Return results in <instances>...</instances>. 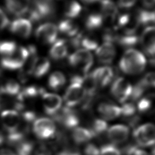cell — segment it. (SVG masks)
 I'll use <instances>...</instances> for the list:
<instances>
[{
	"mask_svg": "<svg viewBox=\"0 0 155 155\" xmlns=\"http://www.w3.org/2000/svg\"><path fill=\"white\" fill-rule=\"evenodd\" d=\"M147 61L143 54L133 48L127 50L119 61L121 71L128 74L141 73L144 70Z\"/></svg>",
	"mask_w": 155,
	"mask_h": 155,
	"instance_id": "6da1fadb",
	"label": "cell"
},
{
	"mask_svg": "<svg viewBox=\"0 0 155 155\" xmlns=\"http://www.w3.org/2000/svg\"><path fill=\"white\" fill-rule=\"evenodd\" d=\"M81 76H75L71 79V83L64 96L66 107L69 108L74 107L85 98V91L81 83Z\"/></svg>",
	"mask_w": 155,
	"mask_h": 155,
	"instance_id": "7a4b0ae2",
	"label": "cell"
},
{
	"mask_svg": "<svg viewBox=\"0 0 155 155\" xmlns=\"http://www.w3.org/2000/svg\"><path fill=\"white\" fill-rule=\"evenodd\" d=\"M68 62L73 67L87 74L93 64V57L90 51L80 48L70 54Z\"/></svg>",
	"mask_w": 155,
	"mask_h": 155,
	"instance_id": "3957f363",
	"label": "cell"
},
{
	"mask_svg": "<svg viewBox=\"0 0 155 155\" xmlns=\"http://www.w3.org/2000/svg\"><path fill=\"white\" fill-rule=\"evenodd\" d=\"M28 48L19 47L11 54L4 56L1 60V65L7 70H16L21 68L28 56Z\"/></svg>",
	"mask_w": 155,
	"mask_h": 155,
	"instance_id": "277c9868",
	"label": "cell"
},
{
	"mask_svg": "<svg viewBox=\"0 0 155 155\" xmlns=\"http://www.w3.org/2000/svg\"><path fill=\"white\" fill-rule=\"evenodd\" d=\"M33 131L38 138L48 139L54 136L56 125L54 122L48 117L38 118L33 122Z\"/></svg>",
	"mask_w": 155,
	"mask_h": 155,
	"instance_id": "5b68a950",
	"label": "cell"
},
{
	"mask_svg": "<svg viewBox=\"0 0 155 155\" xmlns=\"http://www.w3.org/2000/svg\"><path fill=\"white\" fill-rule=\"evenodd\" d=\"M132 89L133 87L129 81L124 78H118L111 85V93L116 100L124 103L130 97Z\"/></svg>",
	"mask_w": 155,
	"mask_h": 155,
	"instance_id": "8992f818",
	"label": "cell"
},
{
	"mask_svg": "<svg viewBox=\"0 0 155 155\" xmlns=\"http://www.w3.org/2000/svg\"><path fill=\"white\" fill-rule=\"evenodd\" d=\"M58 33V27L53 23L47 22L37 28L35 35L40 42L44 44H51L56 41Z\"/></svg>",
	"mask_w": 155,
	"mask_h": 155,
	"instance_id": "52a82bcc",
	"label": "cell"
},
{
	"mask_svg": "<svg viewBox=\"0 0 155 155\" xmlns=\"http://www.w3.org/2000/svg\"><path fill=\"white\" fill-rule=\"evenodd\" d=\"M139 41L144 51L155 56V26H148L142 32Z\"/></svg>",
	"mask_w": 155,
	"mask_h": 155,
	"instance_id": "ba28073f",
	"label": "cell"
},
{
	"mask_svg": "<svg viewBox=\"0 0 155 155\" xmlns=\"http://www.w3.org/2000/svg\"><path fill=\"white\" fill-rule=\"evenodd\" d=\"M1 120L4 130L10 133L18 128L21 122V117L16 110H6L1 113Z\"/></svg>",
	"mask_w": 155,
	"mask_h": 155,
	"instance_id": "9c48e42d",
	"label": "cell"
},
{
	"mask_svg": "<svg viewBox=\"0 0 155 155\" xmlns=\"http://www.w3.org/2000/svg\"><path fill=\"white\" fill-rule=\"evenodd\" d=\"M44 110L46 114L50 116H54L60 110L62 105L61 97L55 94L45 92L41 96Z\"/></svg>",
	"mask_w": 155,
	"mask_h": 155,
	"instance_id": "30bf717a",
	"label": "cell"
},
{
	"mask_svg": "<svg viewBox=\"0 0 155 155\" xmlns=\"http://www.w3.org/2000/svg\"><path fill=\"white\" fill-rule=\"evenodd\" d=\"M97 60L104 64H109L113 62L116 56V48L111 42L105 41L98 46L96 50Z\"/></svg>",
	"mask_w": 155,
	"mask_h": 155,
	"instance_id": "8fae6325",
	"label": "cell"
},
{
	"mask_svg": "<svg viewBox=\"0 0 155 155\" xmlns=\"http://www.w3.org/2000/svg\"><path fill=\"white\" fill-rule=\"evenodd\" d=\"M129 134V128L122 124L114 125L107 130L108 138L113 143L116 144L122 143L127 140Z\"/></svg>",
	"mask_w": 155,
	"mask_h": 155,
	"instance_id": "7c38bea8",
	"label": "cell"
},
{
	"mask_svg": "<svg viewBox=\"0 0 155 155\" xmlns=\"http://www.w3.org/2000/svg\"><path fill=\"white\" fill-rule=\"evenodd\" d=\"M54 119L67 128H75L79 123V117L70 108L64 107L59 114H54Z\"/></svg>",
	"mask_w": 155,
	"mask_h": 155,
	"instance_id": "4fadbf2b",
	"label": "cell"
},
{
	"mask_svg": "<svg viewBox=\"0 0 155 155\" xmlns=\"http://www.w3.org/2000/svg\"><path fill=\"white\" fill-rule=\"evenodd\" d=\"M28 56L23 66L21 68L19 73V79L22 82H25L28 78L32 75L33 67L35 61L38 57L36 55V49L33 45H30L28 48Z\"/></svg>",
	"mask_w": 155,
	"mask_h": 155,
	"instance_id": "5bb4252c",
	"label": "cell"
},
{
	"mask_svg": "<svg viewBox=\"0 0 155 155\" xmlns=\"http://www.w3.org/2000/svg\"><path fill=\"white\" fill-rule=\"evenodd\" d=\"M91 73L97 86L101 87L108 85L114 76L113 69L108 66L100 67L96 68Z\"/></svg>",
	"mask_w": 155,
	"mask_h": 155,
	"instance_id": "9a60e30c",
	"label": "cell"
},
{
	"mask_svg": "<svg viewBox=\"0 0 155 155\" xmlns=\"http://www.w3.org/2000/svg\"><path fill=\"white\" fill-rule=\"evenodd\" d=\"M31 29L32 26L30 21L26 19H17L13 21L10 25V30L13 34L23 38L30 36Z\"/></svg>",
	"mask_w": 155,
	"mask_h": 155,
	"instance_id": "2e32d148",
	"label": "cell"
},
{
	"mask_svg": "<svg viewBox=\"0 0 155 155\" xmlns=\"http://www.w3.org/2000/svg\"><path fill=\"white\" fill-rule=\"evenodd\" d=\"M99 114L104 119L113 120L121 115V108L119 106L110 102H102L97 107Z\"/></svg>",
	"mask_w": 155,
	"mask_h": 155,
	"instance_id": "e0dca14e",
	"label": "cell"
},
{
	"mask_svg": "<svg viewBox=\"0 0 155 155\" xmlns=\"http://www.w3.org/2000/svg\"><path fill=\"white\" fill-rule=\"evenodd\" d=\"M31 0H5L8 11L16 16L25 14L29 10Z\"/></svg>",
	"mask_w": 155,
	"mask_h": 155,
	"instance_id": "ac0fdd59",
	"label": "cell"
},
{
	"mask_svg": "<svg viewBox=\"0 0 155 155\" xmlns=\"http://www.w3.org/2000/svg\"><path fill=\"white\" fill-rule=\"evenodd\" d=\"M45 92L42 88L35 85L25 87L18 94L17 102L24 105V102L27 99H32L38 96H42Z\"/></svg>",
	"mask_w": 155,
	"mask_h": 155,
	"instance_id": "d6986e66",
	"label": "cell"
},
{
	"mask_svg": "<svg viewBox=\"0 0 155 155\" xmlns=\"http://www.w3.org/2000/svg\"><path fill=\"white\" fill-rule=\"evenodd\" d=\"M101 15L104 19L114 21L116 18L118 10L116 4L111 0H102L101 2Z\"/></svg>",
	"mask_w": 155,
	"mask_h": 155,
	"instance_id": "ffe728a7",
	"label": "cell"
},
{
	"mask_svg": "<svg viewBox=\"0 0 155 155\" xmlns=\"http://www.w3.org/2000/svg\"><path fill=\"white\" fill-rule=\"evenodd\" d=\"M68 52L66 42L64 39L56 40L50 50V56L54 60H60L65 58Z\"/></svg>",
	"mask_w": 155,
	"mask_h": 155,
	"instance_id": "44dd1931",
	"label": "cell"
},
{
	"mask_svg": "<svg viewBox=\"0 0 155 155\" xmlns=\"http://www.w3.org/2000/svg\"><path fill=\"white\" fill-rule=\"evenodd\" d=\"M50 68L49 60L45 57H37L33 67L32 74L36 78L44 76Z\"/></svg>",
	"mask_w": 155,
	"mask_h": 155,
	"instance_id": "7402d4cb",
	"label": "cell"
},
{
	"mask_svg": "<svg viewBox=\"0 0 155 155\" xmlns=\"http://www.w3.org/2000/svg\"><path fill=\"white\" fill-rule=\"evenodd\" d=\"M71 136L73 140L76 143L79 144L87 142L94 137L90 130L82 127H76L74 128Z\"/></svg>",
	"mask_w": 155,
	"mask_h": 155,
	"instance_id": "603a6c76",
	"label": "cell"
},
{
	"mask_svg": "<svg viewBox=\"0 0 155 155\" xmlns=\"http://www.w3.org/2000/svg\"><path fill=\"white\" fill-rule=\"evenodd\" d=\"M58 29L63 34L69 36H74L78 34V26L72 19L62 20L58 25Z\"/></svg>",
	"mask_w": 155,
	"mask_h": 155,
	"instance_id": "cb8c5ba5",
	"label": "cell"
},
{
	"mask_svg": "<svg viewBox=\"0 0 155 155\" xmlns=\"http://www.w3.org/2000/svg\"><path fill=\"white\" fill-rule=\"evenodd\" d=\"M104 18L101 13H91L85 20V26L88 30H95L100 28L103 24Z\"/></svg>",
	"mask_w": 155,
	"mask_h": 155,
	"instance_id": "d4e9b609",
	"label": "cell"
},
{
	"mask_svg": "<svg viewBox=\"0 0 155 155\" xmlns=\"http://www.w3.org/2000/svg\"><path fill=\"white\" fill-rule=\"evenodd\" d=\"M65 76L60 71H54L51 73L48 80V87L56 91L61 89L65 85Z\"/></svg>",
	"mask_w": 155,
	"mask_h": 155,
	"instance_id": "484cf974",
	"label": "cell"
},
{
	"mask_svg": "<svg viewBox=\"0 0 155 155\" xmlns=\"http://www.w3.org/2000/svg\"><path fill=\"white\" fill-rule=\"evenodd\" d=\"M143 137L148 146L155 144V125L151 123H147L140 125Z\"/></svg>",
	"mask_w": 155,
	"mask_h": 155,
	"instance_id": "4316f807",
	"label": "cell"
},
{
	"mask_svg": "<svg viewBox=\"0 0 155 155\" xmlns=\"http://www.w3.org/2000/svg\"><path fill=\"white\" fill-rule=\"evenodd\" d=\"M82 12V7L81 4L74 0H70L67 2L65 6V15L71 19L77 18Z\"/></svg>",
	"mask_w": 155,
	"mask_h": 155,
	"instance_id": "83f0119b",
	"label": "cell"
},
{
	"mask_svg": "<svg viewBox=\"0 0 155 155\" xmlns=\"http://www.w3.org/2000/svg\"><path fill=\"white\" fill-rule=\"evenodd\" d=\"M116 39L117 40L119 44L126 47L133 46L139 41V37L136 35V33H124Z\"/></svg>",
	"mask_w": 155,
	"mask_h": 155,
	"instance_id": "f1b7e54d",
	"label": "cell"
},
{
	"mask_svg": "<svg viewBox=\"0 0 155 155\" xmlns=\"http://www.w3.org/2000/svg\"><path fill=\"white\" fill-rule=\"evenodd\" d=\"M134 18L139 25H145L153 23L152 12L147 10H137Z\"/></svg>",
	"mask_w": 155,
	"mask_h": 155,
	"instance_id": "f546056e",
	"label": "cell"
},
{
	"mask_svg": "<svg viewBox=\"0 0 155 155\" xmlns=\"http://www.w3.org/2000/svg\"><path fill=\"white\" fill-rule=\"evenodd\" d=\"M20 91V86L18 82L13 79L5 81L1 90V94H5L10 96L18 95Z\"/></svg>",
	"mask_w": 155,
	"mask_h": 155,
	"instance_id": "4dcf8cb0",
	"label": "cell"
},
{
	"mask_svg": "<svg viewBox=\"0 0 155 155\" xmlns=\"http://www.w3.org/2000/svg\"><path fill=\"white\" fill-rule=\"evenodd\" d=\"M108 128V124L106 121L104 119H95L92 124L91 129L90 130L93 133L94 136L99 135L104 133Z\"/></svg>",
	"mask_w": 155,
	"mask_h": 155,
	"instance_id": "1f68e13d",
	"label": "cell"
},
{
	"mask_svg": "<svg viewBox=\"0 0 155 155\" xmlns=\"http://www.w3.org/2000/svg\"><path fill=\"white\" fill-rule=\"evenodd\" d=\"M16 48L17 45L14 41H5L0 42V54L4 56L11 54Z\"/></svg>",
	"mask_w": 155,
	"mask_h": 155,
	"instance_id": "d6a6232c",
	"label": "cell"
},
{
	"mask_svg": "<svg viewBox=\"0 0 155 155\" xmlns=\"http://www.w3.org/2000/svg\"><path fill=\"white\" fill-rule=\"evenodd\" d=\"M147 88L148 87L143 84L142 80L139 81L137 84L133 87L130 97H131L133 100H137L139 99Z\"/></svg>",
	"mask_w": 155,
	"mask_h": 155,
	"instance_id": "836d02e7",
	"label": "cell"
},
{
	"mask_svg": "<svg viewBox=\"0 0 155 155\" xmlns=\"http://www.w3.org/2000/svg\"><path fill=\"white\" fill-rule=\"evenodd\" d=\"M99 155H121V151L111 144L104 145L99 149Z\"/></svg>",
	"mask_w": 155,
	"mask_h": 155,
	"instance_id": "e575fe53",
	"label": "cell"
},
{
	"mask_svg": "<svg viewBox=\"0 0 155 155\" xmlns=\"http://www.w3.org/2000/svg\"><path fill=\"white\" fill-rule=\"evenodd\" d=\"M152 105V101L150 97H144L140 99L137 103V109L141 113H144L150 110Z\"/></svg>",
	"mask_w": 155,
	"mask_h": 155,
	"instance_id": "d590c367",
	"label": "cell"
},
{
	"mask_svg": "<svg viewBox=\"0 0 155 155\" xmlns=\"http://www.w3.org/2000/svg\"><path fill=\"white\" fill-rule=\"evenodd\" d=\"M121 108V115L124 117H131L133 116L136 110L135 105L131 102L125 103L123 105Z\"/></svg>",
	"mask_w": 155,
	"mask_h": 155,
	"instance_id": "8d00e7d4",
	"label": "cell"
},
{
	"mask_svg": "<svg viewBox=\"0 0 155 155\" xmlns=\"http://www.w3.org/2000/svg\"><path fill=\"white\" fill-rule=\"evenodd\" d=\"M141 80L147 87H155V71L147 73Z\"/></svg>",
	"mask_w": 155,
	"mask_h": 155,
	"instance_id": "74e56055",
	"label": "cell"
},
{
	"mask_svg": "<svg viewBox=\"0 0 155 155\" xmlns=\"http://www.w3.org/2000/svg\"><path fill=\"white\" fill-rule=\"evenodd\" d=\"M85 155H99V149L93 143L87 144L84 150Z\"/></svg>",
	"mask_w": 155,
	"mask_h": 155,
	"instance_id": "f35d334b",
	"label": "cell"
},
{
	"mask_svg": "<svg viewBox=\"0 0 155 155\" xmlns=\"http://www.w3.org/2000/svg\"><path fill=\"white\" fill-rule=\"evenodd\" d=\"M56 155H81L79 151L74 147H66L59 151Z\"/></svg>",
	"mask_w": 155,
	"mask_h": 155,
	"instance_id": "ab89813d",
	"label": "cell"
},
{
	"mask_svg": "<svg viewBox=\"0 0 155 155\" xmlns=\"http://www.w3.org/2000/svg\"><path fill=\"white\" fill-rule=\"evenodd\" d=\"M136 0H118V5L122 8L132 7L136 3Z\"/></svg>",
	"mask_w": 155,
	"mask_h": 155,
	"instance_id": "60d3db41",
	"label": "cell"
},
{
	"mask_svg": "<svg viewBox=\"0 0 155 155\" xmlns=\"http://www.w3.org/2000/svg\"><path fill=\"white\" fill-rule=\"evenodd\" d=\"M9 21L5 13L0 8V30L4 28L8 25Z\"/></svg>",
	"mask_w": 155,
	"mask_h": 155,
	"instance_id": "b9f144b4",
	"label": "cell"
},
{
	"mask_svg": "<svg viewBox=\"0 0 155 155\" xmlns=\"http://www.w3.org/2000/svg\"><path fill=\"white\" fill-rule=\"evenodd\" d=\"M141 1L147 7H151L155 5V0H141Z\"/></svg>",
	"mask_w": 155,
	"mask_h": 155,
	"instance_id": "7bdbcfd3",
	"label": "cell"
},
{
	"mask_svg": "<svg viewBox=\"0 0 155 155\" xmlns=\"http://www.w3.org/2000/svg\"><path fill=\"white\" fill-rule=\"evenodd\" d=\"M133 155H150V154L144 150L137 148L134 152Z\"/></svg>",
	"mask_w": 155,
	"mask_h": 155,
	"instance_id": "ee69618b",
	"label": "cell"
},
{
	"mask_svg": "<svg viewBox=\"0 0 155 155\" xmlns=\"http://www.w3.org/2000/svg\"><path fill=\"white\" fill-rule=\"evenodd\" d=\"M4 141V136L0 133V146L3 143Z\"/></svg>",
	"mask_w": 155,
	"mask_h": 155,
	"instance_id": "f6af8a7d",
	"label": "cell"
},
{
	"mask_svg": "<svg viewBox=\"0 0 155 155\" xmlns=\"http://www.w3.org/2000/svg\"><path fill=\"white\" fill-rule=\"evenodd\" d=\"M152 18H153V23L155 24V10L152 11Z\"/></svg>",
	"mask_w": 155,
	"mask_h": 155,
	"instance_id": "bcb514c9",
	"label": "cell"
},
{
	"mask_svg": "<svg viewBox=\"0 0 155 155\" xmlns=\"http://www.w3.org/2000/svg\"><path fill=\"white\" fill-rule=\"evenodd\" d=\"M152 155H155V148L152 151Z\"/></svg>",
	"mask_w": 155,
	"mask_h": 155,
	"instance_id": "7dc6e473",
	"label": "cell"
}]
</instances>
